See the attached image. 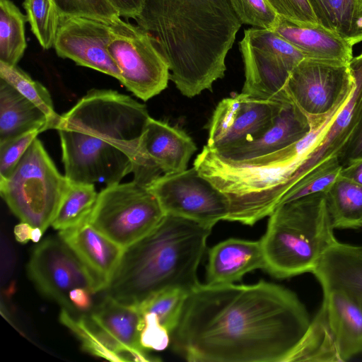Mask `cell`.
<instances>
[{
  "mask_svg": "<svg viewBox=\"0 0 362 362\" xmlns=\"http://www.w3.org/2000/svg\"><path fill=\"white\" fill-rule=\"evenodd\" d=\"M310 320L297 295L273 283L199 284L170 342L190 362H286Z\"/></svg>",
  "mask_w": 362,
  "mask_h": 362,
  "instance_id": "1",
  "label": "cell"
},
{
  "mask_svg": "<svg viewBox=\"0 0 362 362\" xmlns=\"http://www.w3.org/2000/svg\"><path fill=\"white\" fill-rule=\"evenodd\" d=\"M165 57L170 80L193 98L225 76L241 22L230 0H144L135 19Z\"/></svg>",
  "mask_w": 362,
  "mask_h": 362,
  "instance_id": "2",
  "label": "cell"
},
{
  "mask_svg": "<svg viewBox=\"0 0 362 362\" xmlns=\"http://www.w3.org/2000/svg\"><path fill=\"white\" fill-rule=\"evenodd\" d=\"M150 117L145 105L109 89H92L62 115L59 132L64 175L75 182H120L132 173Z\"/></svg>",
  "mask_w": 362,
  "mask_h": 362,
  "instance_id": "3",
  "label": "cell"
},
{
  "mask_svg": "<svg viewBox=\"0 0 362 362\" xmlns=\"http://www.w3.org/2000/svg\"><path fill=\"white\" fill-rule=\"evenodd\" d=\"M212 228L165 214L151 232L124 250L106 295L122 303L139 304L166 288L190 292L200 284L197 269Z\"/></svg>",
  "mask_w": 362,
  "mask_h": 362,
  "instance_id": "4",
  "label": "cell"
},
{
  "mask_svg": "<svg viewBox=\"0 0 362 362\" xmlns=\"http://www.w3.org/2000/svg\"><path fill=\"white\" fill-rule=\"evenodd\" d=\"M260 239L264 270L278 279L312 273L336 242L325 192L280 204Z\"/></svg>",
  "mask_w": 362,
  "mask_h": 362,
  "instance_id": "5",
  "label": "cell"
},
{
  "mask_svg": "<svg viewBox=\"0 0 362 362\" xmlns=\"http://www.w3.org/2000/svg\"><path fill=\"white\" fill-rule=\"evenodd\" d=\"M69 184L36 138L12 173L0 180V194L21 221L44 232L52 224Z\"/></svg>",
  "mask_w": 362,
  "mask_h": 362,
  "instance_id": "6",
  "label": "cell"
},
{
  "mask_svg": "<svg viewBox=\"0 0 362 362\" xmlns=\"http://www.w3.org/2000/svg\"><path fill=\"white\" fill-rule=\"evenodd\" d=\"M362 353V309L343 291H323L322 304L286 362H344Z\"/></svg>",
  "mask_w": 362,
  "mask_h": 362,
  "instance_id": "7",
  "label": "cell"
},
{
  "mask_svg": "<svg viewBox=\"0 0 362 362\" xmlns=\"http://www.w3.org/2000/svg\"><path fill=\"white\" fill-rule=\"evenodd\" d=\"M165 215L148 187L133 180L103 189L88 221L126 249L151 232Z\"/></svg>",
  "mask_w": 362,
  "mask_h": 362,
  "instance_id": "8",
  "label": "cell"
},
{
  "mask_svg": "<svg viewBox=\"0 0 362 362\" xmlns=\"http://www.w3.org/2000/svg\"><path fill=\"white\" fill-rule=\"evenodd\" d=\"M107 50L118 67L120 83L137 98L147 101L168 86V64L153 37L120 16L110 25Z\"/></svg>",
  "mask_w": 362,
  "mask_h": 362,
  "instance_id": "9",
  "label": "cell"
},
{
  "mask_svg": "<svg viewBox=\"0 0 362 362\" xmlns=\"http://www.w3.org/2000/svg\"><path fill=\"white\" fill-rule=\"evenodd\" d=\"M245 69L242 93L262 100L291 101L284 88L293 68L305 55L272 30H244L239 43Z\"/></svg>",
  "mask_w": 362,
  "mask_h": 362,
  "instance_id": "10",
  "label": "cell"
},
{
  "mask_svg": "<svg viewBox=\"0 0 362 362\" xmlns=\"http://www.w3.org/2000/svg\"><path fill=\"white\" fill-rule=\"evenodd\" d=\"M354 86L349 64L305 58L290 73L284 90L310 118L326 115L344 104Z\"/></svg>",
  "mask_w": 362,
  "mask_h": 362,
  "instance_id": "11",
  "label": "cell"
},
{
  "mask_svg": "<svg viewBox=\"0 0 362 362\" xmlns=\"http://www.w3.org/2000/svg\"><path fill=\"white\" fill-rule=\"evenodd\" d=\"M148 189L156 196L165 214L214 226L226 220L229 204L225 194L192 167L163 174Z\"/></svg>",
  "mask_w": 362,
  "mask_h": 362,
  "instance_id": "12",
  "label": "cell"
},
{
  "mask_svg": "<svg viewBox=\"0 0 362 362\" xmlns=\"http://www.w3.org/2000/svg\"><path fill=\"white\" fill-rule=\"evenodd\" d=\"M28 272L42 293L67 310L74 307L69 298L71 290L83 288L91 294L104 291L97 277L60 238H48L35 247Z\"/></svg>",
  "mask_w": 362,
  "mask_h": 362,
  "instance_id": "13",
  "label": "cell"
},
{
  "mask_svg": "<svg viewBox=\"0 0 362 362\" xmlns=\"http://www.w3.org/2000/svg\"><path fill=\"white\" fill-rule=\"evenodd\" d=\"M284 102L255 98L242 92L223 99L209 122L206 145L218 151L255 139L273 124Z\"/></svg>",
  "mask_w": 362,
  "mask_h": 362,
  "instance_id": "14",
  "label": "cell"
},
{
  "mask_svg": "<svg viewBox=\"0 0 362 362\" xmlns=\"http://www.w3.org/2000/svg\"><path fill=\"white\" fill-rule=\"evenodd\" d=\"M196 151L183 130L150 117L134 163L133 180L147 187L162 173L182 172Z\"/></svg>",
  "mask_w": 362,
  "mask_h": 362,
  "instance_id": "15",
  "label": "cell"
},
{
  "mask_svg": "<svg viewBox=\"0 0 362 362\" xmlns=\"http://www.w3.org/2000/svg\"><path fill=\"white\" fill-rule=\"evenodd\" d=\"M112 22L86 16H60L53 46L57 54L120 81V71L107 50Z\"/></svg>",
  "mask_w": 362,
  "mask_h": 362,
  "instance_id": "16",
  "label": "cell"
},
{
  "mask_svg": "<svg viewBox=\"0 0 362 362\" xmlns=\"http://www.w3.org/2000/svg\"><path fill=\"white\" fill-rule=\"evenodd\" d=\"M310 129L307 115L291 101H285L273 124L255 139L218 151L209 148L224 159L245 161L287 148L303 139Z\"/></svg>",
  "mask_w": 362,
  "mask_h": 362,
  "instance_id": "17",
  "label": "cell"
},
{
  "mask_svg": "<svg viewBox=\"0 0 362 362\" xmlns=\"http://www.w3.org/2000/svg\"><path fill=\"white\" fill-rule=\"evenodd\" d=\"M59 235L97 277L105 291L125 249L96 229L88 219L76 226L60 230Z\"/></svg>",
  "mask_w": 362,
  "mask_h": 362,
  "instance_id": "18",
  "label": "cell"
},
{
  "mask_svg": "<svg viewBox=\"0 0 362 362\" xmlns=\"http://www.w3.org/2000/svg\"><path fill=\"white\" fill-rule=\"evenodd\" d=\"M312 274L322 291H343L362 309V247L336 242L324 253Z\"/></svg>",
  "mask_w": 362,
  "mask_h": 362,
  "instance_id": "19",
  "label": "cell"
},
{
  "mask_svg": "<svg viewBox=\"0 0 362 362\" xmlns=\"http://www.w3.org/2000/svg\"><path fill=\"white\" fill-rule=\"evenodd\" d=\"M298 49L305 58L349 64L353 45L321 25H302L281 18L272 30Z\"/></svg>",
  "mask_w": 362,
  "mask_h": 362,
  "instance_id": "20",
  "label": "cell"
},
{
  "mask_svg": "<svg viewBox=\"0 0 362 362\" xmlns=\"http://www.w3.org/2000/svg\"><path fill=\"white\" fill-rule=\"evenodd\" d=\"M208 255L207 284H233L248 272L264 269L260 240L229 238L210 248Z\"/></svg>",
  "mask_w": 362,
  "mask_h": 362,
  "instance_id": "21",
  "label": "cell"
},
{
  "mask_svg": "<svg viewBox=\"0 0 362 362\" xmlns=\"http://www.w3.org/2000/svg\"><path fill=\"white\" fill-rule=\"evenodd\" d=\"M47 129L49 122L44 112L0 78V143L31 131Z\"/></svg>",
  "mask_w": 362,
  "mask_h": 362,
  "instance_id": "22",
  "label": "cell"
},
{
  "mask_svg": "<svg viewBox=\"0 0 362 362\" xmlns=\"http://www.w3.org/2000/svg\"><path fill=\"white\" fill-rule=\"evenodd\" d=\"M93 318L125 346L145 351L140 338L144 317L139 304H128L106 295L90 313Z\"/></svg>",
  "mask_w": 362,
  "mask_h": 362,
  "instance_id": "23",
  "label": "cell"
},
{
  "mask_svg": "<svg viewBox=\"0 0 362 362\" xmlns=\"http://www.w3.org/2000/svg\"><path fill=\"white\" fill-rule=\"evenodd\" d=\"M325 194L334 229L362 228V185L339 176Z\"/></svg>",
  "mask_w": 362,
  "mask_h": 362,
  "instance_id": "24",
  "label": "cell"
},
{
  "mask_svg": "<svg viewBox=\"0 0 362 362\" xmlns=\"http://www.w3.org/2000/svg\"><path fill=\"white\" fill-rule=\"evenodd\" d=\"M26 15L11 0H0V61L16 66L23 57L27 42Z\"/></svg>",
  "mask_w": 362,
  "mask_h": 362,
  "instance_id": "25",
  "label": "cell"
},
{
  "mask_svg": "<svg viewBox=\"0 0 362 362\" xmlns=\"http://www.w3.org/2000/svg\"><path fill=\"white\" fill-rule=\"evenodd\" d=\"M98 195L93 184L70 181L51 226L56 230H63L88 220Z\"/></svg>",
  "mask_w": 362,
  "mask_h": 362,
  "instance_id": "26",
  "label": "cell"
},
{
  "mask_svg": "<svg viewBox=\"0 0 362 362\" xmlns=\"http://www.w3.org/2000/svg\"><path fill=\"white\" fill-rule=\"evenodd\" d=\"M0 78L13 86L40 108L48 119L49 129H56L61 115L55 112L50 93L42 83L33 79L17 65H9L1 61H0Z\"/></svg>",
  "mask_w": 362,
  "mask_h": 362,
  "instance_id": "27",
  "label": "cell"
},
{
  "mask_svg": "<svg viewBox=\"0 0 362 362\" xmlns=\"http://www.w3.org/2000/svg\"><path fill=\"white\" fill-rule=\"evenodd\" d=\"M189 293L179 288L163 289L149 296L139 305L143 315L153 314L171 336L179 322Z\"/></svg>",
  "mask_w": 362,
  "mask_h": 362,
  "instance_id": "28",
  "label": "cell"
},
{
  "mask_svg": "<svg viewBox=\"0 0 362 362\" xmlns=\"http://www.w3.org/2000/svg\"><path fill=\"white\" fill-rule=\"evenodd\" d=\"M23 6L40 46L44 49L53 47L60 19L56 0H25Z\"/></svg>",
  "mask_w": 362,
  "mask_h": 362,
  "instance_id": "29",
  "label": "cell"
},
{
  "mask_svg": "<svg viewBox=\"0 0 362 362\" xmlns=\"http://www.w3.org/2000/svg\"><path fill=\"white\" fill-rule=\"evenodd\" d=\"M342 168L338 157L325 160L297 182L284 196L279 204L309 194L326 192L340 176Z\"/></svg>",
  "mask_w": 362,
  "mask_h": 362,
  "instance_id": "30",
  "label": "cell"
},
{
  "mask_svg": "<svg viewBox=\"0 0 362 362\" xmlns=\"http://www.w3.org/2000/svg\"><path fill=\"white\" fill-rule=\"evenodd\" d=\"M334 31L351 45L362 41V0H327Z\"/></svg>",
  "mask_w": 362,
  "mask_h": 362,
  "instance_id": "31",
  "label": "cell"
},
{
  "mask_svg": "<svg viewBox=\"0 0 362 362\" xmlns=\"http://www.w3.org/2000/svg\"><path fill=\"white\" fill-rule=\"evenodd\" d=\"M241 23L273 30L280 16L267 0H230Z\"/></svg>",
  "mask_w": 362,
  "mask_h": 362,
  "instance_id": "32",
  "label": "cell"
},
{
  "mask_svg": "<svg viewBox=\"0 0 362 362\" xmlns=\"http://www.w3.org/2000/svg\"><path fill=\"white\" fill-rule=\"evenodd\" d=\"M59 320L79 339L83 349L90 354L110 361L122 362L121 358L108 349L86 325L83 318L73 317L67 309H62Z\"/></svg>",
  "mask_w": 362,
  "mask_h": 362,
  "instance_id": "33",
  "label": "cell"
},
{
  "mask_svg": "<svg viewBox=\"0 0 362 362\" xmlns=\"http://www.w3.org/2000/svg\"><path fill=\"white\" fill-rule=\"evenodd\" d=\"M60 16H86L112 22L119 17L107 0H56Z\"/></svg>",
  "mask_w": 362,
  "mask_h": 362,
  "instance_id": "34",
  "label": "cell"
},
{
  "mask_svg": "<svg viewBox=\"0 0 362 362\" xmlns=\"http://www.w3.org/2000/svg\"><path fill=\"white\" fill-rule=\"evenodd\" d=\"M42 132L34 130L0 143V180L14 170L28 147Z\"/></svg>",
  "mask_w": 362,
  "mask_h": 362,
  "instance_id": "35",
  "label": "cell"
},
{
  "mask_svg": "<svg viewBox=\"0 0 362 362\" xmlns=\"http://www.w3.org/2000/svg\"><path fill=\"white\" fill-rule=\"evenodd\" d=\"M276 13L297 24L320 25L308 0H267Z\"/></svg>",
  "mask_w": 362,
  "mask_h": 362,
  "instance_id": "36",
  "label": "cell"
},
{
  "mask_svg": "<svg viewBox=\"0 0 362 362\" xmlns=\"http://www.w3.org/2000/svg\"><path fill=\"white\" fill-rule=\"evenodd\" d=\"M144 327L141 334V346L146 349L163 351L170 342V334L158 322L152 313L144 314Z\"/></svg>",
  "mask_w": 362,
  "mask_h": 362,
  "instance_id": "37",
  "label": "cell"
},
{
  "mask_svg": "<svg viewBox=\"0 0 362 362\" xmlns=\"http://www.w3.org/2000/svg\"><path fill=\"white\" fill-rule=\"evenodd\" d=\"M362 157V114L354 133L338 158L344 166L349 161Z\"/></svg>",
  "mask_w": 362,
  "mask_h": 362,
  "instance_id": "38",
  "label": "cell"
},
{
  "mask_svg": "<svg viewBox=\"0 0 362 362\" xmlns=\"http://www.w3.org/2000/svg\"><path fill=\"white\" fill-rule=\"evenodd\" d=\"M120 17L136 19L142 12L144 0H107Z\"/></svg>",
  "mask_w": 362,
  "mask_h": 362,
  "instance_id": "39",
  "label": "cell"
},
{
  "mask_svg": "<svg viewBox=\"0 0 362 362\" xmlns=\"http://www.w3.org/2000/svg\"><path fill=\"white\" fill-rule=\"evenodd\" d=\"M308 1L320 25L329 30L334 31L332 18L328 8L327 1L308 0Z\"/></svg>",
  "mask_w": 362,
  "mask_h": 362,
  "instance_id": "40",
  "label": "cell"
},
{
  "mask_svg": "<svg viewBox=\"0 0 362 362\" xmlns=\"http://www.w3.org/2000/svg\"><path fill=\"white\" fill-rule=\"evenodd\" d=\"M340 176L362 185V157L354 159L344 165Z\"/></svg>",
  "mask_w": 362,
  "mask_h": 362,
  "instance_id": "41",
  "label": "cell"
},
{
  "mask_svg": "<svg viewBox=\"0 0 362 362\" xmlns=\"http://www.w3.org/2000/svg\"><path fill=\"white\" fill-rule=\"evenodd\" d=\"M91 293L83 288H76L69 292V298L73 306L84 311L91 307Z\"/></svg>",
  "mask_w": 362,
  "mask_h": 362,
  "instance_id": "42",
  "label": "cell"
},
{
  "mask_svg": "<svg viewBox=\"0 0 362 362\" xmlns=\"http://www.w3.org/2000/svg\"><path fill=\"white\" fill-rule=\"evenodd\" d=\"M32 228L33 226L26 222L22 221L17 224L13 230L16 240L20 243H27L30 240Z\"/></svg>",
  "mask_w": 362,
  "mask_h": 362,
  "instance_id": "43",
  "label": "cell"
},
{
  "mask_svg": "<svg viewBox=\"0 0 362 362\" xmlns=\"http://www.w3.org/2000/svg\"><path fill=\"white\" fill-rule=\"evenodd\" d=\"M43 231L38 227H33L30 233V240L35 243H37L42 235Z\"/></svg>",
  "mask_w": 362,
  "mask_h": 362,
  "instance_id": "44",
  "label": "cell"
},
{
  "mask_svg": "<svg viewBox=\"0 0 362 362\" xmlns=\"http://www.w3.org/2000/svg\"><path fill=\"white\" fill-rule=\"evenodd\" d=\"M362 229V228H361Z\"/></svg>",
  "mask_w": 362,
  "mask_h": 362,
  "instance_id": "45",
  "label": "cell"
}]
</instances>
